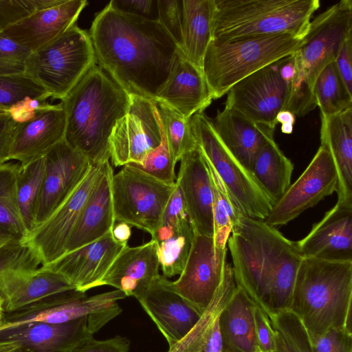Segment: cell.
<instances>
[{"instance_id": "6da1fadb", "label": "cell", "mask_w": 352, "mask_h": 352, "mask_svg": "<svg viewBox=\"0 0 352 352\" xmlns=\"http://www.w3.org/2000/svg\"><path fill=\"white\" fill-rule=\"evenodd\" d=\"M96 64L128 94L155 100L182 54L159 21L108 3L89 32Z\"/></svg>"}, {"instance_id": "7a4b0ae2", "label": "cell", "mask_w": 352, "mask_h": 352, "mask_svg": "<svg viewBox=\"0 0 352 352\" xmlns=\"http://www.w3.org/2000/svg\"><path fill=\"white\" fill-rule=\"evenodd\" d=\"M227 245L236 286L268 317L288 310L302 260L296 242L262 219L241 216Z\"/></svg>"}, {"instance_id": "3957f363", "label": "cell", "mask_w": 352, "mask_h": 352, "mask_svg": "<svg viewBox=\"0 0 352 352\" xmlns=\"http://www.w3.org/2000/svg\"><path fill=\"white\" fill-rule=\"evenodd\" d=\"M66 116L64 140L91 164L109 161V139L129 108L131 96L97 64L60 102Z\"/></svg>"}, {"instance_id": "277c9868", "label": "cell", "mask_w": 352, "mask_h": 352, "mask_svg": "<svg viewBox=\"0 0 352 352\" xmlns=\"http://www.w3.org/2000/svg\"><path fill=\"white\" fill-rule=\"evenodd\" d=\"M352 261L302 258L289 310L310 338L331 329L351 332Z\"/></svg>"}, {"instance_id": "5b68a950", "label": "cell", "mask_w": 352, "mask_h": 352, "mask_svg": "<svg viewBox=\"0 0 352 352\" xmlns=\"http://www.w3.org/2000/svg\"><path fill=\"white\" fill-rule=\"evenodd\" d=\"M319 0H214L212 39L290 34L303 38Z\"/></svg>"}, {"instance_id": "8992f818", "label": "cell", "mask_w": 352, "mask_h": 352, "mask_svg": "<svg viewBox=\"0 0 352 352\" xmlns=\"http://www.w3.org/2000/svg\"><path fill=\"white\" fill-rule=\"evenodd\" d=\"M303 38L279 34L226 42L212 39L202 71L213 99L223 96L250 74L296 52Z\"/></svg>"}, {"instance_id": "52a82bcc", "label": "cell", "mask_w": 352, "mask_h": 352, "mask_svg": "<svg viewBox=\"0 0 352 352\" xmlns=\"http://www.w3.org/2000/svg\"><path fill=\"white\" fill-rule=\"evenodd\" d=\"M96 65L89 32L75 24L32 52L25 62L24 75L41 86L50 98L62 100Z\"/></svg>"}, {"instance_id": "ba28073f", "label": "cell", "mask_w": 352, "mask_h": 352, "mask_svg": "<svg viewBox=\"0 0 352 352\" xmlns=\"http://www.w3.org/2000/svg\"><path fill=\"white\" fill-rule=\"evenodd\" d=\"M190 122L199 151L219 176L239 212L246 217L264 220L272 208L273 201L252 173L224 146L210 118L200 112L193 115Z\"/></svg>"}, {"instance_id": "9c48e42d", "label": "cell", "mask_w": 352, "mask_h": 352, "mask_svg": "<svg viewBox=\"0 0 352 352\" xmlns=\"http://www.w3.org/2000/svg\"><path fill=\"white\" fill-rule=\"evenodd\" d=\"M126 295L118 289L87 296L76 289L44 297L19 309L2 313L0 330L25 323L63 324L87 318L100 328L119 316L118 302Z\"/></svg>"}, {"instance_id": "30bf717a", "label": "cell", "mask_w": 352, "mask_h": 352, "mask_svg": "<svg viewBox=\"0 0 352 352\" xmlns=\"http://www.w3.org/2000/svg\"><path fill=\"white\" fill-rule=\"evenodd\" d=\"M175 185L164 183L131 165L126 164L111 179L116 221L148 232L159 228Z\"/></svg>"}, {"instance_id": "8fae6325", "label": "cell", "mask_w": 352, "mask_h": 352, "mask_svg": "<svg viewBox=\"0 0 352 352\" xmlns=\"http://www.w3.org/2000/svg\"><path fill=\"white\" fill-rule=\"evenodd\" d=\"M352 36V0H341L310 22L295 52L296 67L313 90L321 70L334 62L344 41Z\"/></svg>"}, {"instance_id": "7c38bea8", "label": "cell", "mask_w": 352, "mask_h": 352, "mask_svg": "<svg viewBox=\"0 0 352 352\" xmlns=\"http://www.w3.org/2000/svg\"><path fill=\"white\" fill-rule=\"evenodd\" d=\"M290 88L279 72L277 60L234 85L226 94L225 108L275 129L278 113L286 110Z\"/></svg>"}, {"instance_id": "4fadbf2b", "label": "cell", "mask_w": 352, "mask_h": 352, "mask_svg": "<svg viewBox=\"0 0 352 352\" xmlns=\"http://www.w3.org/2000/svg\"><path fill=\"white\" fill-rule=\"evenodd\" d=\"M338 175L329 151L320 146L311 161L276 201L263 220L270 226H285L337 191Z\"/></svg>"}, {"instance_id": "5bb4252c", "label": "cell", "mask_w": 352, "mask_h": 352, "mask_svg": "<svg viewBox=\"0 0 352 352\" xmlns=\"http://www.w3.org/2000/svg\"><path fill=\"white\" fill-rule=\"evenodd\" d=\"M130 96L129 111L117 122L109 139L110 159L115 166L140 164L162 140V125L154 101Z\"/></svg>"}, {"instance_id": "9a60e30c", "label": "cell", "mask_w": 352, "mask_h": 352, "mask_svg": "<svg viewBox=\"0 0 352 352\" xmlns=\"http://www.w3.org/2000/svg\"><path fill=\"white\" fill-rule=\"evenodd\" d=\"M109 161L91 164L83 180L65 201L25 241L35 252L42 266L62 256L80 214Z\"/></svg>"}, {"instance_id": "2e32d148", "label": "cell", "mask_w": 352, "mask_h": 352, "mask_svg": "<svg viewBox=\"0 0 352 352\" xmlns=\"http://www.w3.org/2000/svg\"><path fill=\"white\" fill-rule=\"evenodd\" d=\"M227 251L217 248L212 237L195 233L186 265L179 278L172 281L175 292L201 314L223 280Z\"/></svg>"}, {"instance_id": "e0dca14e", "label": "cell", "mask_w": 352, "mask_h": 352, "mask_svg": "<svg viewBox=\"0 0 352 352\" xmlns=\"http://www.w3.org/2000/svg\"><path fill=\"white\" fill-rule=\"evenodd\" d=\"M90 167L88 160L64 139L44 156V173L35 228L45 222L72 194Z\"/></svg>"}, {"instance_id": "ac0fdd59", "label": "cell", "mask_w": 352, "mask_h": 352, "mask_svg": "<svg viewBox=\"0 0 352 352\" xmlns=\"http://www.w3.org/2000/svg\"><path fill=\"white\" fill-rule=\"evenodd\" d=\"M134 298L164 336L169 348L183 339L201 316L175 292L172 281L161 274Z\"/></svg>"}, {"instance_id": "d6986e66", "label": "cell", "mask_w": 352, "mask_h": 352, "mask_svg": "<svg viewBox=\"0 0 352 352\" xmlns=\"http://www.w3.org/2000/svg\"><path fill=\"white\" fill-rule=\"evenodd\" d=\"M100 329L87 318L63 324L34 322L0 330V342L16 344L25 352H66Z\"/></svg>"}, {"instance_id": "ffe728a7", "label": "cell", "mask_w": 352, "mask_h": 352, "mask_svg": "<svg viewBox=\"0 0 352 352\" xmlns=\"http://www.w3.org/2000/svg\"><path fill=\"white\" fill-rule=\"evenodd\" d=\"M195 236L182 192L175 183L174 191L164 212L161 223L151 236L163 276L179 275L188 259Z\"/></svg>"}, {"instance_id": "44dd1931", "label": "cell", "mask_w": 352, "mask_h": 352, "mask_svg": "<svg viewBox=\"0 0 352 352\" xmlns=\"http://www.w3.org/2000/svg\"><path fill=\"white\" fill-rule=\"evenodd\" d=\"M126 245L116 241L109 232L42 267L60 274L76 290L86 293L99 287L100 280Z\"/></svg>"}, {"instance_id": "7402d4cb", "label": "cell", "mask_w": 352, "mask_h": 352, "mask_svg": "<svg viewBox=\"0 0 352 352\" xmlns=\"http://www.w3.org/2000/svg\"><path fill=\"white\" fill-rule=\"evenodd\" d=\"M296 245L302 258L352 261V207L336 204Z\"/></svg>"}, {"instance_id": "603a6c76", "label": "cell", "mask_w": 352, "mask_h": 352, "mask_svg": "<svg viewBox=\"0 0 352 352\" xmlns=\"http://www.w3.org/2000/svg\"><path fill=\"white\" fill-rule=\"evenodd\" d=\"M179 161L175 183L195 233L213 237L212 190L206 162L198 147Z\"/></svg>"}, {"instance_id": "cb8c5ba5", "label": "cell", "mask_w": 352, "mask_h": 352, "mask_svg": "<svg viewBox=\"0 0 352 352\" xmlns=\"http://www.w3.org/2000/svg\"><path fill=\"white\" fill-rule=\"evenodd\" d=\"M66 116L61 102L51 104L32 120L16 124L9 161L26 164L44 157L65 138Z\"/></svg>"}, {"instance_id": "d4e9b609", "label": "cell", "mask_w": 352, "mask_h": 352, "mask_svg": "<svg viewBox=\"0 0 352 352\" xmlns=\"http://www.w3.org/2000/svg\"><path fill=\"white\" fill-rule=\"evenodd\" d=\"M87 4L86 0H62L57 5L32 14L1 33L34 52L75 25Z\"/></svg>"}, {"instance_id": "484cf974", "label": "cell", "mask_w": 352, "mask_h": 352, "mask_svg": "<svg viewBox=\"0 0 352 352\" xmlns=\"http://www.w3.org/2000/svg\"><path fill=\"white\" fill-rule=\"evenodd\" d=\"M212 100L202 69L180 54L155 100L169 106L190 119L195 113L204 112Z\"/></svg>"}, {"instance_id": "4316f807", "label": "cell", "mask_w": 352, "mask_h": 352, "mask_svg": "<svg viewBox=\"0 0 352 352\" xmlns=\"http://www.w3.org/2000/svg\"><path fill=\"white\" fill-rule=\"evenodd\" d=\"M160 263L155 241L135 246L126 245L114 260L99 283L135 297L159 275Z\"/></svg>"}, {"instance_id": "83f0119b", "label": "cell", "mask_w": 352, "mask_h": 352, "mask_svg": "<svg viewBox=\"0 0 352 352\" xmlns=\"http://www.w3.org/2000/svg\"><path fill=\"white\" fill-rule=\"evenodd\" d=\"M76 289L60 274L44 267L30 271H10L0 275V308L10 312L44 297Z\"/></svg>"}, {"instance_id": "f1b7e54d", "label": "cell", "mask_w": 352, "mask_h": 352, "mask_svg": "<svg viewBox=\"0 0 352 352\" xmlns=\"http://www.w3.org/2000/svg\"><path fill=\"white\" fill-rule=\"evenodd\" d=\"M210 121L224 146L250 171L258 153L274 139L275 129L256 123L230 109L218 111Z\"/></svg>"}, {"instance_id": "f546056e", "label": "cell", "mask_w": 352, "mask_h": 352, "mask_svg": "<svg viewBox=\"0 0 352 352\" xmlns=\"http://www.w3.org/2000/svg\"><path fill=\"white\" fill-rule=\"evenodd\" d=\"M113 175L112 166L108 162L82 208L67 243L65 253L91 243L111 232L116 223L111 195Z\"/></svg>"}, {"instance_id": "4dcf8cb0", "label": "cell", "mask_w": 352, "mask_h": 352, "mask_svg": "<svg viewBox=\"0 0 352 352\" xmlns=\"http://www.w3.org/2000/svg\"><path fill=\"white\" fill-rule=\"evenodd\" d=\"M320 142L330 153L336 169V204L352 207V107L321 117Z\"/></svg>"}, {"instance_id": "1f68e13d", "label": "cell", "mask_w": 352, "mask_h": 352, "mask_svg": "<svg viewBox=\"0 0 352 352\" xmlns=\"http://www.w3.org/2000/svg\"><path fill=\"white\" fill-rule=\"evenodd\" d=\"M256 306L236 286L219 317L222 352H254L257 348L254 318Z\"/></svg>"}, {"instance_id": "d6a6232c", "label": "cell", "mask_w": 352, "mask_h": 352, "mask_svg": "<svg viewBox=\"0 0 352 352\" xmlns=\"http://www.w3.org/2000/svg\"><path fill=\"white\" fill-rule=\"evenodd\" d=\"M213 10L214 0H182L179 49L187 60L201 69L212 40Z\"/></svg>"}, {"instance_id": "836d02e7", "label": "cell", "mask_w": 352, "mask_h": 352, "mask_svg": "<svg viewBox=\"0 0 352 352\" xmlns=\"http://www.w3.org/2000/svg\"><path fill=\"white\" fill-rule=\"evenodd\" d=\"M294 164L276 143L270 140L256 155L250 172L274 204L291 184Z\"/></svg>"}, {"instance_id": "e575fe53", "label": "cell", "mask_w": 352, "mask_h": 352, "mask_svg": "<svg viewBox=\"0 0 352 352\" xmlns=\"http://www.w3.org/2000/svg\"><path fill=\"white\" fill-rule=\"evenodd\" d=\"M236 288L232 265L227 263L223 280L212 301L190 331L167 352H204L209 334Z\"/></svg>"}, {"instance_id": "d590c367", "label": "cell", "mask_w": 352, "mask_h": 352, "mask_svg": "<svg viewBox=\"0 0 352 352\" xmlns=\"http://www.w3.org/2000/svg\"><path fill=\"white\" fill-rule=\"evenodd\" d=\"M20 163H0V245L10 240H25L27 230L21 219L16 195Z\"/></svg>"}, {"instance_id": "8d00e7d4", "label": "cell", "mask_w": 352, "mask_h": 352, "mask_svg": "<svg viewBox=\"0 0 352 352\" xmlns=\"http://www.w3.org/2000/svg\"><path fill=\"white\" fill-rule=\"evenodd\" d=\"M44 173V157L21 164L16 177L19 210L28 234L36 227V214Z\"/></svg>"}, {"instance_id": "74e56055", "label": "cell", "mask_w": 352, "mask_h": 352, "mask_svg": "<svg viewBox=\"0 0 352 352\" xmlns=\"http://www.w3.org/2000/svg\"><path fill=\"white\" fill-rule=\"evenodd\" d=\"M313 92L320 117L331 116L352 107V94L346 89L335 62L328 64L319 73Z\"/></svg>"}, {"instance_id": "f35d334b", "label": "cell", "mask_w": 352, "mask_h": 352, "mask_svg": "<svg viewBox=\"0 0 352 352\" xmlns=\"http://www.w3.org/2000/svg\"><path fill=\"white\" fill-rule=\"evenodd\" d=\"M204 160L208 166L212 190V238L217 248L225 249L227 248L228 240L233 227L243 215L236 208L219 176L207 160Z\"/></svg>"}, {"instance_id": "ab89813d", "label": "cell", "mask_w": 352, "mask_h": 352, "mask_svg": "<svg viewBox=\"0 0 352 352\" xmlns=\"http://www.w3.org/2000/svg\"><path fill=\"white\" fill-rule=\"evenodd\" d=\"M155 105L174 160L177 163L198 146L190 122L169 106L154 100Z\"/></svg>"}, {"instance_id": "60d3db41", "label": "cell", "mask_w": 352, "mask_h": 352, "mask_svg": "<svg viewBox=\"0 0 352 352\" xmlns=\"http://www.w3.org/2000/svg\"><path fill=\"white\" fill-rule=\"evenodd\" d=\"M269 318L272 328L283 338L288 352H314L307 329L292 311L285 310Z\"/></svg>"}, {"instance_id": "b9f144b4", "label": "cell", "mask_w": 352, "mask_h": 352, "mask_svg": "<svg viewBox=\"0 0 352 352\" xmlns=\"http://www.w3.org/2000/svg\"><path fill=\"white\" fill-rule=\"evenodd\" d=\"M46 101L47 93L25 75L0 76V109L8 111L26 98Z\"/></svg>"}, {"instance_id": "7bdbcfd3", "label": "cell", "mask_w": 352, "mask_h": 352, "mask_svg": "<svg viewBox=\"0 0 352 352\" xmlns=\"http://www.w3.org/2000/svg\"><path fill=\"white\" fill-rule=\"evenodd\" d=\"M42 266L25 240H10L0 245V275L10 271L35 270Z\"/></svg>"}, {"instance_id": "ee69618b", "label": "cell", "mask_w": 352, "mask_h": 352, "mask_svg": "<svg viewBox=\"0 0 352 352\" xmlns=\"http://www.w3.org/2000/svg\"><path fill=\"white\" fill-rule=\"evenodd\" d=\"M162 140L160 145L149 153L140 164H129L164 183L175 185L177 179L175 173L176 162L169 148L162 126Z\"/></svg>"}, {"instance_id": "f6af8a7d", "label": "cell", "mask_w": 352, "mask_h": 352, "mask_svg": "<svg viewBox=\"0 0 352 352\" xmlns=\"http://www.w3.org/2000/svg\"><path fill=\"white\" fill-rule=\"evenodd\" d=\"M61 0H0V32L32 14Z\"/></svg>"}, {"instance_id": "bcb514c9", "label": "cell", "mask_w": 352, "mask_h": 352, "mask_svg": "<svg viewBox=\"0 0 352 352\" xmlns=\"http://www.w3.org/2000/svg\"><path fill=\"white\" fill-rule=\"evenodd\" d=\"M32 52L0 33V76L24 75Z\"/></svg>"}, {"instance_id": "7dc6e473", "label": "cell", "mask_w": 352, "mask_h": 352, "mask_svg": "<svg viewBox=\"0 0 352 352\" xmlns=\"http://www.w3.org/2000/svg\"><path fill=\"white\" fill-rule=\"evenodd\" d=\"M157 6L158 21L179 48L182 41V1L157 0Z\"/></svg>"}, {"instance_id": "c3c4849f", "label": "cell", "mask_w": 352, "mask_h": 352, "mask_svg": "<svg viewBox=\"0 0 352 352\" xmlns=\"http://www.w3.org/2000/svg\"><path fill=\"white\" fill-rule=\"evenodd\" d=\"M311 341L314 352H352V333L345 329H331Z\"/></svg>"}, {"instance_id": "681fc988", "label": "cell", "mask_w": 352, "mask_h": 352, "mask_svg": "<svg viewBox=\"0 0 352 352\" xmlns=\"http://www.w3.org/2000/svg\"><path fill=\"white\" fill-rule=\"evenodd\" d=\"M129 340L121 336L105 340H96L94 338L86 340L66 352H129Z\"/></svg>"}, {"instance_id": "f907efd6", "label": "cell", "mask_w": 352, "mask_h": 352, "mask_svg": "<svg viewBox=\"0 0 352 352\" xmlns=\"http://www.w3.org/2000/svg\"><path fill=\"white\" fill-rule=\"evenodd\" d=\"M257 346L263 352H275L276 334L267 314L256 306L254 311Z\"/></svg>"}, {"instance_id": "816d5d0a", "label": "cell", "mask_w": 352, "mask_h": 352, "mask_svg": "<svg viewBox=\"0 0 352 352\" xmlns=\"http://www.w3.org/2000/svg\"><path fill=\"white\" fill-rule=\"evenodd\" d=\"M109 3L121 12L158 21L157 0H112Z\"/></svg>"}, {"instance_id": "f5cc1de1", "label": "cell", "mask_w": 352, "mask_h": 352, "mask_svg": "<svg viewBox=\"0 0 352 352\" xmlns=\"http://www.w3.org/2000/svg\"><path fill=\"white\" fill-rule=\"evenodd\" d=\"M50 105L45 100L28 97L11 107L8 111L12 120L19 124L32 120Z\"/></svg>"}, {"instance_id": "db71d44e", "label": "cell", "mask_w": 352, "mask_h": 352, "mask_svg": "<svg viewBox=\"0 0 352 352\" xmlns=\"http://www.w3.org/2000/svg\"><path fill=\"white\" fill-rule=\"evenodd\" d=\"M334 62L346 89L352 94V36L344 41Z\"/></svg>"}, {"instance_id": "11a10c76", "label": "cell", "mask_w": 352, "mask_h": 352, "mask_svg": "<svg viewBox=\"0 0 352 352\" xmlns=\"http://www.w3.org/2000/svg\"><path fill=\"white\" fill-rule=\"evenodd\" d=\"M16 123L10 114L0 116V163L9 161V153Z\"/></svg>"}, {"instance_id": "9f6ffc18", "label": "cell", "mask_w": 352, "mask_h": 352, "mask_svg": "<svg viewBox=\"0 0 352 352\" xmlns=\"http://www.w3.org/2000/svg\"><path fill=\"white\" fill-rule=\"evenodd\" d=\"M222 349L223 342L218 318L209 334L204 352H222Z\"/></svg>"}, {"instance_id": "6f0895ef", "label": "cell", "mask_w": 352, "mask_h": 352, "mask_svg": "<svg viewBox=\"0 0 352 352\" xmlns=\"http://www.w3.org/2000/svg\"><path fill=\"white\" fill-rule=\"evenodd\" d=\"M131 226L126 223L118 221L113 225L111 233L113 239L119 243L127 244L131 235Z\"/></svg>"}, {"instance_id": "680465c9", "label": "cell", "mask_w": 352, "mask_h": 352, "mask_svg": "<svg viewBox=\"0 0 352 352\" xmlns=\"http://www.w3.org/2000/svg\"><path fill=\"white\" fill-rule=\"evenodd\" d=\"M295 115L289 111L283 110L276 116V122L281 124V131L285 134H291L295 122Z\"/></svg>"}, {"instance_id": "91938a15", "label": "cell", "mask_w": 352, "mask_h": 352, "mask_svg": "<svg viewBox=\"0 0 352 352\" xmlns=\"http://www.w3.org/2000/svg\"><path fill=\"white\" fill-rule=\"evenodd\" d=\"M274 331H275V334H276V350H275V352H288V350L285 346V344L283 338H281V336L277 331H276L275 330H274Z\"/></svg>"}, {"instance_id": "94428289", "label": "cell", "mask_w": 352, "mask_h": 352, "mask_svg": "<svg viewBox=\"0 0 352 352\" xmlns=\"http://www.w3.org/2000/svg\"><path fill=\"white\" fill-rule=\"evenodd\" d=\"M16 347L18 345L12 342H0V352H8Z\"/></svg>"}, {"instance_id": "6125c7cd", "label": "cell", "mask_w": 352, "mask_h": 352, "mask_svg": "<svg viewBox=\"0 0 352 352\" xmlns=\"http://www.w3.org/2000/svg\"><path fill=\"white\" fill-rule=\"evenodd\" d=\"M8 352H25V351L18 346Z\"/></svg>"}, {"instance_id": "be15d7a7", "label": "cell", "mask_w": 352, "mask_h": 352, "mask_svg": "<svg viewBox=\"0 0 352 352\" xmlns=\"http://www.w3.org/2000/svg\"><path fill=\"white\" fill-rule=\"evenodd\" d=\"M8 113H8V111L0 109V116H3V115H6V114H8Z\"/></svg>"}, {"instance_id": "e7e4bbea", "label": "cell", "mask_w": 352, "mask_h": 352, "mask_svg": "<svg viewBox=\"0 0 352 352\" xmlns=\"http://www.w3.org/2000/svg\"><path fill=\"white\" fill-rule=\"evenodd\" d=\"M2 326V312L0 311V328Z\"/></svg>"}, {"instance_id": "03108f58", "label": "cell", "mask_w": 352, "mask_h": 352, "mask_svg": "<svg viewBox=\"0 0 352 352\" xmlns=\"http://www.w3.org/2000/svg\"><path fill=\"white\" fill-rule=\"evenodd\" d=\"M254 352H263V351L257 346V348L256 349Z\"/></svg>"}, {"instance_id": "003e7915", "label": "cell", "mask_w": 352, "mask_h": 352, "mask_svg": "<svg viewBox=\"0 0 352 352\" xmlns=\"http://www.w3.org/2000/svg\"><path fill=\"white\" fill-rule=\"evenodd\" d=\"M0 311H1V308H0Z\"/></svg>"}]
</instances>
